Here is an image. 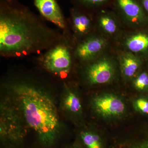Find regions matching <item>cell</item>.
Returning a JSON list of instances; mask_svg holds the SVG:
<instances>
[{
	"label": "cell",
	"instance_id": "10",
	"mask_svg": "<svg viewBox=\"0 0 148 148\" xmlns=\"http://www.w3.org/2000/svg\"><path fill=\"white\" fill-rule=\"evenodd\" d=\"M34 5L45 20L63 31L69 30L67 18L56 0H34Z\"/></svg>",
	"mask_w": 148,
	"mask_h": 148
},
{
	"label": "cell",
	"instance_id": "4",
	"mask_svg": "<svg viewBox=\"0 0 148 148\" xmlns=\"http://www.w3.org/2000/svg\"><path fill=\"white\" fill-rule=\"evenodd\" d=\"M0 138L2 144L10 147L20 146L27 135L22 115L15 103L9 100L1 103Z\"/></svg>",
	"mask_w": 148,
	"mask_h": 148
},
{
	"label": "cell",
	"instance_id": "8",
	"mask_svg": "<svg viewBox=\"0 0 148 148\" xmlns=\"http://www.w3.org/2000/svg\"><path fill=\"white\" fill-rule=\"evenodd\" d=\"M91 106L97 114L107 119L120 117L126 111L123 100L112 93H104L95 96L91 101Z\"/></svg>",
	"mask_w": 148,
	"mask_h": 148
},
{
	"label": "cell",
	"instance_id": "5",
	"mask_svg": "<svg viewBox=\"0 0 148 148\" xmlns=\"http://www.w3.org/2000/svg\"><path fill=\"white\" fill-rule=\"evenodd\" d=\"M84 64L83 76L88 84H106L112 82L115 77V64L109 57H98Z\"/></svg>",
	"mask_w": 148,
	"mask_h": 148
},
{
	"label": "cell",
	"instance_id": "21",
	"mask_svg": "<svg viewBox=\"0 0 148 148\" xmlns=\"http://www.w3.org/2000/svg\"><path fill=\"white\" fill-rule=\"evenodd\" d=\"M66 148H80L77 145L71 146Z\"/></svg>",
	"mask_w": 148,
	"mask_h": 148
},
{
	"label": "cell",
	"instance_id": "7",
	"mask_svg": "<svg viewBox=\"0 0 148 148\" xmlns=\"http://www.w3.org/2000/svg\"><path fill=\"white\" fill-rule=\"evenodd\" d=\"M106 40L92 33L75 44L74 56L75 61L85 64L99 57L106 47Z\"/></svg>",
	"mask_w": 148,
	"mask_h": 148
},
{
	"label": "cell",
	"instance_id": "14",
	"mask_svg": "<svg viewBox=\"0 0 148 148\" xmlns=\"http://www.w3.org/2000/svg\"><path fill=\"white\" fill-rule=\"evenodd\" d=\"M73 6L95 13L112 5V0H71Z\"/></svg>",
	"mask_w": 148,
	"mask_h": 148
},
{
	"label": "cell",
	"instance_id": "16",
	"mask_svg": "<svg viewBox=\"0 0 148 148\" xmlns=\"http://www.w3.org/2000/svg\"><path fill=\"white\" fill-rule=\"evenodd\" d=\"M79 138L85 148H102L101 138L94 132L83 131L80 134Z\"/></svg>",
	"mask_w": 148,
	"mask_h": 148
},
{
	"label": "cell",
	"instance_id": "20",
	"mask_svg": "<svg viewBox=\"0 0 148 148\" xmlns=\"http://www.w3.org/2000/svg\"><path fill=\"white\" fill-rule=\"evenodd\" d=\"M135 148H148V139L138 144Z\"/></svg>",
	"mask_w": 148,
	"mask_h": 148
},
{
	"label": "cell",
	"instance_id": "11",
	"mask_svg": "<svg viewBox=\"0 0 148 148\" xmlns=\"http://www.w3.org/2000/svg\"><path fill=\"white\" fill-rule=\"evenodd\" d=\"M104 9L96 12L95 19L100 30L106 34L112 36L116 34L118 30L117 14L115 12Z\"/></svg>",
	"mask_w": 148,
	"mask_h": 148
},
{
	"label": "cell",
	"instance_id": "17",
	"mask_svg": "<svg viewBox=\"0 0 148 148\" xmlns=\"http://www.w3.org/2000/svg\"><path fill=\"white\" fill-rule=\"evenodd\" d=\"M133 86L137 90H143L148 88V74L146 72L141 73L133 81Z\"/></svg>",
	"mask_w": 148,
	"mask_h": 148
},
{
	"label": "cell",
	"instance_id": "19",
	"mask_svg": "<svg viewBox=\"0 0 148 148\" xmlns=\"http://www.w3.org/2000/svg\"><path fill=\"white\" fill-rule=\"evenodd\" d=\"M139 1L148 16V0H139Z\"/></svg>",
	"mask_w": 148,
	"mask_h": 148
},
{
	"label": "cell",
	"instance_id": "2",
	"mask_svg": "<svg viewBox=\"0 0 148 148\" xmlns=\"http://www.w3.org/2000/svg\"><path fill=\"white\" fill-rule=\"evenodd\" d=\"M28 77L11 78L7 86L13 92L15 104L25 123L47 147L53 145L60 132V119L53 100Z\"/></svg>",
	"mask_w": 148,
	"mask_h": 148
},
{
	"label": "cell",
	"instance_id": "6",
	"mask_svg": "<svg viewBox=\"0 0 148 148\" xmlns=\"http://www.w3.org/2000/svg\"><path fill=\"white\" fill-rule=\"evenodd\" d=\"M69 13L67 20L75 44L93 33L94 13L75 6L70 8Z\"/></svg>",
	"mask_w": 148,
	"mask_h": 148
},
{
	"label": "cell",
	"instance_id": "12",
	"mask_svg": "<svg viewBox=\"0 0 148 148\" xmlns=\"http://www.w3.org/2000/svg\"><path fill=\"white\" fill-rule=\"evenodd\" d=\"M120 63L122 74L126 79L133 77L141 65L140 59L135 54L130 52L121 55Z\"/></svg>",
	"mask_w": 148,
	"mask_h": 148
},
{
	"label": "cell",
	"instance_id": "9",
	"mask_svg": "<svg viewBox=\"0 0 148 148\" xmlns=\"http://www.w3.org/2000/svg\"><path fill=\"white\" fill-rule=\"evenodd\" d=\"M111 5L117 14L134 25L143 24L148 19L139 0H112Z\"/></svg>",
	"mask_w": 148,
	"mask_h": 148
},
{
	"label": "cell",
	"instance_id": "1",
	"mask_svg": "<svg viewBox=\"0 0 148 148\" xmlns=\"http://www.w3.org/2000/svg\"><path fill=\"white\" fill-rule=\"evenodd\" d=\"M45 20L18 0H0L1 56H36L58 42L63 32L49 27Z\"/></svg>",
	"mask_w": 148,
	"mask_h": 148
},
{
	"label": "cell",
	"instance_id": "3",
	"mask_svg": "<svg viewBox=\"0 0 148 148\" xmlns=\"http://www.w3.org/2000/svg\"><path fill=\"white\" fill-rule=\"evenodd\" d=\"M60 41L48 49L35 56L34 60L44 71L65 80L70 76L76 62L73 39L69 30L63 31Z\"/></svg>",
	"mask_w": 148,
	"mask_h": 148
},
{
	"label": "cell",
	"instance_id": "15",
	"mask_svg": "<svg viewBox=\"0 0 148 148\" xmlns=\"http://www.w3.org/2000/svg\"><path fill=\"white\" fill-rule=\"evenodd\" d=\"M66 88L67 92L63 100L64 109L73 114H80L82 112V106L79 98L74 91Z\"/></svg>",
	"mask_w": 148,
	"mask_h": 148
},
{
	"label": "cell",
	"instance_id": "18",
	"mask_svg": "<svg viewBox=\"0 0 148 148\" xmlns=\"http://www.w3.org/2000/svg\"><path fill=\"white\" fill-rule=\"evenodd\" d=\"M134 108L142 113L148 114V100L145 98H139L133 103Z\"/></svg>",
	"mask_w": 148,
	"mask_h": 148
},
{
	"label": "cell",
	"instance_id": "13",
	"mask_svg": "<svg viewBox=\"0 0 148 148\" xmlns=\"http://www.w3.org/2000/svg\"><path fill=\"white\" fill-rule=\"evenodd\" d=\"M125 46L130 52L134 53H144L148 50V34L138 33L131 35L126 39Z\"/></svg>",
	"mask_w": 148,
	"mask_h": 148
}]
</instances>
